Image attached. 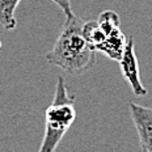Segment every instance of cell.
<instances>
[{
	"mask_svg": "<svg viewBox=\"0 0 152 152\" xmlns=\"http://www.w3.org/2000/svg\"><path fill=\"white\" fill-rule=\"evenodd\" d=\"M84 23L83 18L75 15L66 18L55 45L46 55V61L51 66L74 76L85 74L97 62V51L88 43L83 34Z\"/></svg>",
	"mask_w": 152,
	"mask_h": 152,
	"instance_id": "obj_1",
	"label": "cell"
},
{
	"mask_svg": "<svg viewBox=\"0 0 152 152\" xmlns=\"http://www.w3.org/2000/svg\"><path fill=\"white\" fill-rule=\"evenodd\" d=\"M75 119V96L67 89L66 80L59 76L53 102L45 112V135L38 152H55Z\"/></svg>",
	"mask_w": 152,
	"mask_h": 152,
	"instance_id": "obj_2",
	"label": "cell"
},
{
	"mask_svg": "<svg viewBox=\"0 0 152 152\" xmlns=\"http://www.w3.org/2000/svg\"><path fill=\"white\" fill-rule=\"evenodd\" d=\"M119 71L131 88L132 93L137 97H143L148 93L147 89L140 80V72H139V63L137 54H135V45H134V38H127V43H126L125 51H123L122 58L119 59Z\"/></svg>",
	"mask_w": 152,
	"mask_h": 152,
	"instance_id": "obj_3",
	"label": "cell"
},
{
	"mask_svg": "<svg viewBox=\"0 0 152 152\" xmlns=\"http://www.w3.org/2000/svg\"><path fill=\"white\" fill-rule=\"evenodd\" d=\"M130 114L138 132L142 152H152V107L129 102Z\"/></svg>",
	"mask_w": 152,
	"mask_h": 152,
	"instance_id": "obj_4",
	"label": "cell"
},
{
	"mask_svg": "<svg viewBox=\"0 0 152 152\" xmlns=\"http://www.w3.org/2000/svg\"><path fill=\"white\" fill-rule=\"evenodd\" d=\"M126 43H127V38H126V36L123 34L121 28H119V29L106 34L105 41L99 47L97 51L102 53L105 56L113 59V61L119 62V59L123 55V51H125Z\"/></svg>",
	"mask_w": 152,
	"mask_h": 152,
	"instance_id": "obj_5",
	"label": "cell"
},
{
	"mask_svg": "<svg viewBox=\"0 0 152 152\" xmlns=\"http://www.w3.org/2000/svg\"><path fill=\"white\" fill-rule=\"evenodd\" d=\"M21 0H0V25L5 30H15L17 26L16 9Z\"/></svg>",
	"mask_w": 152,
	"mask_h": 152,
	"instance_id": "obj_6",
	"label": "cell"
},
{
	"mask_svg": "<svg viewBox=\"0 0 152 152\" xmlns=\"http://www.w3.org/2000/svg\"><path fill=\"white\" fill-rule=\"evenodd\" d=\"M83 34L85 39L88 41V43L93 47L94 50H99V47L102 45V42L105 41V33L100 29L97 21H85L83 25Z\"/></svg>",
	"mask_w": 152,
	"mask_h": 152,
	"instance_id": "obj_7",
	"label": "cell"
},
{
	"mask_svg": "<svg viewBox=\"0 0 152 152\" xmlns=\"http://www.w3.org/2000/svg\"><path fill=\"white\" fill-rule=\"evenodd\" d=\"M97 24H99L100 29L105 33V36L121 28L119 26V24H121L119 17L114 11H104L102 13H100Z\"/></svg>",
	"mask_w": 152,
	"mask_h": 152,
	"instance_id": "obj_8",
	"label": "cell"
},
{
	"mask_svg": "<svg viewBox=\"0 0 152 152\" xmlns=\"http://www.w3.org/2000/svg\"><path fill=\"white\" fill-rule=\"evenodd\" d=\"M50 1L55 3L62 9L63 13L66 15V18H69L74 16V11H72V7H71V0H50Z\"/></svg>",
	"mask_w": 152,
	"mask_h": 152,
	"instance_id": "obj_9",
	"label": "cell"
},
{
	"mask_svg": "<svg viewBox=\"0 0 152 152\" xmlns=\"http://www.w3.org/2000/svg\"><path fill=\"white\" fill-rule=\"evenodd\" d=\"M1 46H3V43H1V41H0V49H1Z\"/></svg>",
	"mask_w": 152,
	"mask_h": 152,
	"instance_id": "obj_10",
	"label": "cell"
}]
</instances>
